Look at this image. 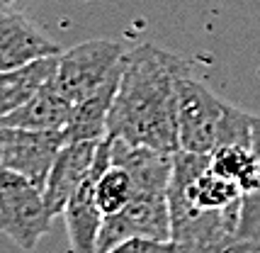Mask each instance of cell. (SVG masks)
<instances>
[{"instance_id": "obj_2", "label": "cell", "mask_w": 260, "mask_h": 253, "mask_svg": "<svg viewBox=\"0 0 260 253\" xmlns=\"http://www.w3.org/2000/svg\"><path fill=\"white\" fill-rule=\"evenodd\" d=\"M241 187L212 171L209 153L175 151L168 183L170 239L192 253H231Z\"/></svg>"}, {"instance_id": "obj_16", "label": "cell", "mask_w": 260, "mask_h": 253, "mask_svg": "<svg viewBox=\"0 0 260 253\" xmlns=\"http://www.w3.org/2000/svg\"><path fill=\"white\" fill-rule=\"evenodd\" d=\"M107 253H192L182 243L173 239H146V236H134L126 241L112 246Z\"/></svg>"}, {"instance_id": "obj_7", "label": "cell", "mask_w": 260, "mask_h": 253, "mask_svg": "<svg viewBox=\"0 0 260 253\" xmlns=\"http://www.w3.org/2000/svg\"><path fill=\"white\" fill-rule=\"evenodd\" d=\"M63 144V132H37L0 124V168L20 173L44 190L51 163Z\"/></svg>"}, {"instance_id": "obj_3", "label": "cell", "mask_w": 260, "mask_h": 253, "mask_svg": "<svg viewBox=\"0 0 260 253\" xmlns=\"http://www.w3.org/2000/svg\"><path fill=\"white\" fill-rule=\"evenodd\" d=\"M44 190L24 175L0 168V231L17 248L32 253L51 229Z\"/></svg>"}, {"instance_id": "obj_6", "label": "cell", "mask_w": 260, "mask_h": 253, "mask_svg": "<svg viewBox=\"0 0 260 253\" xmlns=\"http://www.w3.org/2000/svg\"><path fill=\"white\" fill-rule=\"evenodd\" d=\"M229 103L216 98L190 73L178 78V144L180 151L209 153L214 149Z\"/></svg>"}, {"instance_id": "obj_9", "label": "cell", "mask_w": 260, "mask_h": 253, "mask_svg": "<svg viewBox=\"0 0 260 253\" xmlns=\"http://www.w3.org/2000/svg\"><path fill=\"white\" fill-rule=\"evenodd\" d=\"M56 54H61V46L42 35L32 20L12 5V0L0 5V71L20 69Z\"/></svg>"}, {"instance_id": "obj_15", "label": "cell", "mask_w": 260, "mask_h": 253, "mask_svg": "<svg viewBox=\"0 0 260 253\" xmlns=\"http://www.w3.org/2000/svg\"><path fill=\"white\" fill-rule=\"evenodd\" d=\"M231 253H260V187L241 197L236 239Z\"/></svg>"}, {"instance_id": "obj_4", "label": "cell", "mask_w": 260, "mask_h": 253, "mask_svg": "<svg viewBox=\"0 0 260 253\" xmlns=\"http://www.w3.org/2000/svg\"><path fill=\"white\" fill-rule=\"evenodd\" d=\"M124 54L126 49L119 39L80 42L58 54L54 83L68 103L76 105L107 81V76L122 64Z\"/></svg>"}, {"instance_id": "obj_11", "label": "cell", "mask_w": 260, "mask_h": 253, "mask_svg": "<svg viewBox=\"0 0 260 253\" xmlns=\"http://www.w3.org/2000/svg\"><path fill=\"white\" fill-rule=\"evenodd\" d=\"M119 73H122V64L88 98H83L80 103L73 105L71 119H68L66 129H63L66 141H80V139L100 141V139L107 137V119H110V110H112L114 95H117Z\"/></svg>"}, {"instance_id": "obj_12", "label": "cell", "mask_w": 260, "mask_h": 253, "mask_svg": "<svg viewBox=\"0 0 260 253\" xmlns=\"http://www.w3.org/2000/svg\"><path fill=\"white\" fill-rule=\"evenodd\" d=\"M71 112H73V105L61 95V90L51 78L34 92L22 107H17L10 115L3 117L0 124L37 129V132H63L68 119H71Z\"/></svg>"}, {"instance_id": "obj_1", "label": "cell", "mask_w": 260, "mask_h": 253, "mask_svg": "<svg viewBox=\"0 0 260 253\" xmlns=\"http://www.w3.org/2000/svg\"><path fill=\"white\" fill-rule=\"evenodd\" d=\"M185 73H190L185 58L153 44L126 51L107 119V137L163 153L180 151L178 78Z\"/></svg>"}, {"instance_id": "obj_13", "label": "cell", "mask_w": 260, "mask_h": 253, "mask_svg": "<svg viewBox=\"0 0 260 253\" xmlns=\"http://www.w3.org/2000/svg\"><path fill=\"white\" fill-rule=\"evenodd\" d=\"M56 56L37 58L27 66L12 71H0V119L12 110L22 107L44 83H49L56 73Z\"/></svg>"}, {"instance_id": "obj_14", "label": "cell", "mask_w": 260, "mask_h": 253, "mask_svg": "<svg viewBox=\"0 0 260 253\" xmlns=\"http://www.w3.org/2000/svg\"><path fill=\"white\" fill-rule=\"evenodd\" d=\"M134 193H136V180L134 175L129 173V168L117 161H110V166L100 173L98 187H95L102 214L107 217V214L122 212L126 207V202L134 197Z\"/></svg>"}, {"instance_id": "obj_8", "label": "cell", "mask_w": 260, "mask_h": 253, "mask_svg": "<svg viewBox=\"0 0 260 253\" xmlns=\"http://www.w3.org/2000/svg\"><path fill=\"white\" fill-rule=\"evenodd\" d=\"M110 161H112V151H110V139L105 137L98 146V156H95L88 178L78 185V190L71 195L61 212V217L66 219L71 253H98V236H100L105 214L98 205L95 187H98L100 173L110 166Z\"/></svg>"}, {"instance_id": "obj_17", "label": "cell", "mask_w": 260, "mask_h": 253, "mask_svg": "<svg viewBox=\"0 0 260 253\" xmlns=\"http://www.w3.org/2000/svg\"><path fill=\"white\" fill-rule=\"evenodd\" d=\"M3 3H10V0H0V5H3Z\"/></svg>"}, {"instance_id": "obj_10", "label": "cell", "mask_w": 260, "mask_h": 253, "mask_svg": "<svg viewBox=\"0 0 260 253\" xmlns=\"http://www.w3.org/2000/svg\"><path fill=\"white\" fill-rule=\"evenodd\" d=\"M102 141V139H100ZM100 141L95 139H80V141H66L56 159L51 163V171L46 175L44 185V200L49 212L58 217L71 195L78 190V185L88 178L95 156H98V146Z\"/></svg>"}, {"instance_id": "obj_5", "label": "cell", "mask_w": 260, "mask_h": 253, "mask_svg": "<svg viewBox=\"0 0 260 253\" xmlns=\"http://www.w3.org/2000/svg\"><path fill=\"white\" fill-rule=\"evenodd\" d=\"M170 239V207L168 187L160 185H139L134 197L117 214L102 219L98 253H107L112 246L134 239Z\"/></svg>"}]
</instances>
